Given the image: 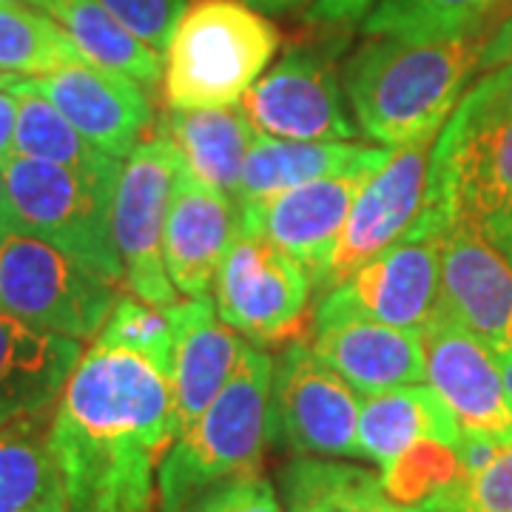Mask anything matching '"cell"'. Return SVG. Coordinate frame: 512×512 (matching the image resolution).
Returning a JSON list of instances; mask_svg holds the SVG:
<instances>
[{
    "label": "cell",
    "mask_w": 512,
    "mask_h": 512,
    "mask_svg": "<svg viewBox=\"0 0 512 512\" xmlns=\"http://www.w3.org/2000/svg\"><path fill=\"white\" fill-rule=\"evenodd\" d=\"M171 444V376L131 350L94 342L49 424L66 512H154L157 467Z\"/></svg>",
    "instance_id": "obj_1"
},
{
    "label": "cell",
    "mask_w": 512,
    "mask_h": 512,
    "mask_svg": "<svg viewBox=\"0 0 512 512\" xmlns=\"http://www.w3.org/2000/svg\"><path fill=\"white\" fill-rule=\"evenodd\" d=\"M487 35L447 40L367 37L342 69L359 128L382 148L439 137L478 72Z\"/></svg>",
    "instance_id": "obj_2"
},
{
    "label": "cell",
    "mask_w": 512,
    "mask_h": 512,
    "mask_svg": "<svg viewBox=\"0 0 512 512\" xmlns=\"http://www.w3.org/2000/svg\"><path fill=\"white\" fill-rule=\"evenodd\" d=\"M271 376L274 359L245 342L217 399L165 450L157 467L160 512H185L202 490L259 473L271 444Z\"/></svg>",
    "instance_id": "obj_3"
},
{
    "label": "cell",
    "mask_w": 512,
    "mask_h": 512,
    "mask_svg": "<svg viewBox=\"0 0 512 512\" xmlns=\"http://www.w3.org/2000/svg\"><path fill=\"white\" fill-rule=\"evenodd\" d=\"M279 29L245 0H191L165 49L168 109L234 106L265 74Z\"/></svg>",
    "instance_id": "obj_4"
},
{
    "label": "cell",
    "mask_w": 512,
    "mask_h": 512,
    "mask_svg": "<svg viewBox=\"0 0 512 512\" xmlns=\"http://www.w3.org/2000/svg\"><path fill=\"white\" fill-rule=\"evenodd\" d=\"M117 285L60 248L26 234L0 242V313L86 342L106 325Z\"/></svg>",
    "instance_id": "obj_5"
},
{
    "label": "cell",
    "mask_w": 512,
    "mask_h": 512,
    "mask_svg": "<svg viewBox=\"0 0 512 512\" xmlns=\"http://www.w3.org/2000/svg\"><path fill=\"white\" fill-rule=\"evenodd\" d=\"M427 214L450 225H476L490 234L512 217V114L461 117L436 137L427 180Z\"/></svg>",
    "instance_id": "obj_6"
},
{
    "label": "cell",
    "mask_w": 512,
    "mask_h": 512,
    "mask_svg": "<svg viewBox=\"0 0 512 512\" xmlns=\"http://www.w3.org/2000/svg\"><path fill=\"white\" fill-rule=\"evenodd\" d=\"M18 234L60 248L111 285L126 282L111 234V200L69 168L12 154L3 165Z\"/></svg>",
    "instance_id": "obj_7"
},
{
    "label": "cell",
    "mask_w": 512,
    "mask_h": 512,
    "mask_svg": "<svg viewBox=\"0 0 512 512\" xmlns=\"http://www.w3.org/2000/svg\"><path fill=\"white\" fill-rule=\"evenodd\" d=\"M342 40H299L265 72L239 106L256 134L305 143H353L362 128L350 117L336 55Z\"/></svg>",
    "instance_id": "obj_8"
},
{
    "label": "cell",
    "mask_w": 512,
    "mask_h": 512,
    "mask_svg": "<svg viewBox=\"0 0 512 512\" xmlns=\"http://www.w3.org/2000/svg\"><path fill=\"white\" fill-rule=\"evenodd\" d=\"M180 168L183 157L165 134L146 137L126 157L111 202V234L126 288L160 311L180 299L168 279L163 254L168 200Z\"/></svg>",
    "instance_id": "obj_9"
},
{
    "label": "cell",
    "mask_w": 512,
    "mask_h": 512,
    "mask_svg": "<svg viewBox=\"0 0 512 512\" xmlns=\"http://www.w3.org/2000/svg\"><path fill=\"white\" fill-rule=\"evenodd\" d=\"M444 234L447 228L424 208L407 237L325 293L313 319L362 316L393 328L424 330L439 308Z\"/></svg>",
    "instance_id": "obj_10"
},
{
    "label": "cell",
    "mask_w": 512,
    "mask_h": 512,
    "mask_svg": "<svg viewBox=\"0 0 512 512\" xmlns=\"http://www.w3.org/2000/svg\"><path fill=\"white\" fill-rule=\"evenodd\" d=\"M390 154L393 148H367L356 163L336 174L288 188L268 200L237 205L239 228L262 234L293 256L311 276L313 291H319L353 202Z\"/></svg>",
    "instance_id": "obj_11"
},
{
    "label": "cell",
    "mask_w": 512,
    "mask_h": 512,
    "mask_svg": "<svg viewBox=\"0 0 512 512\" xmlns=\"http://www.w3.org/2000/svg\"><path fill=\"white\" fill-rule=\"evenodd\" d=\"M313 282L279 245L237 225L214 279V305L228 328L259 345H276L305 328Z\"/></svg>",
    "instance_id": "obj_12"
},
{
    "label": "cell",
    "mask_w": 512,
    "mask_h": 512,
    "mask_svg": "<svg viewBox=\"0 0 512 512\" xmlns=\"http://www.w3.org/2000/svg\"><path fill=\"white\" fill-rule=\"evenodd\" d=\"M359 393L311 345L293 342L274 359L271 444L316 458L359 456Z\"/></svg>",
    "instance_id": "obj_13"
},
{
    "label": "cell",
    "mask_w": 512,
    "mask_h": 512,
    "mask_svg": "<svg viewBox=\"0 0 512 512\" xmlns=\"http://www.w3.org/2000/svg\"><path fill=\"white\" fill-rule=\"evenodd\" d=\"M436 137H424L396 148L390 160L373 174L365 191L356 197L345 231L330 256L328 274L319 291L328 293L342 285L373 256L404 239L427 208V180Z\"/></svg>",
    "instance_id": "obj_14"
},
{
    "label": "cell",
    "mask_w": 512,
    "mask_h": 512,
    "mask_svg": "<svg viewBox=\"0 0 512 512\" xmlns=\"http://www.w3.org/2000/svg\"><path fill=\"white\" fill-rule=\"evenodd\" d=\"M3 89L40 94L89 143L117 160H126L154 123L143 86L126 74L94 66L86 57L40 77H9Z\"/></svg>",
    "instance_id": "obj_15"
},
{
    "label": "cell",
    "mask_w": 512,
    "mask_h": 512,
    "mask_svg": "<svg viewBox=\"0 0 512 512\" xmlns=\"http://www.w3.org/2000/svg\"><path fill=\"white\" fill-rule=\"evenodd\" d=\"M421 339L424 379L456 419L461 439L512 444V407L495 350L441 313L421 330Z\"/></svg>",
    "instance_id": "obj_16"
},
{
    "label": "cell",
    "mask_w": 512,
    "mask_h": 512,
    "mask_svg": "<svg viewBox=\"0 0 512 512\" xmlns=\"http://www.w3.org/2000/svg\"><path fill=\"white\" fill-rule=\"evenodd\" d=\"M436 313L495 353L512 350V262L476 225H450L444 234Z\"/></svg>",
    "instance_id": "obj_17"
},
{
    "label": "cell",
    "mask_w": 512,
    "mask_h": 512,
    "mask_svg": "<svg viewBox=\"0 0 512 512\" xmlns=\"http://www.w3.org/2000/svg\"><path fill=\"white\" fill-rule=\"evenodd\" d=\"M237 202L180 168L165 217V271L174 291L208 296L222 259L237 237Z\"/></svg>",
    "instance_id": "obj_18"
},
{
    "label": "cell",
    "mask_w": 512,
    "mask_h": 512,
    "mask_svg": "<svg viewBox=\"0 0 512 512\" xmlns=\"http://www.w3.org/2000/svg\"><path fill=\"white\" fill-rule=\"evenodd\" d=\"M165 316L174 330V439L208 410L231 379L242 353V339L217 313L211 296L177 299Z\"/></svg>",
    "instance_id": "obj_19"
},
{
    "label": "cell",
    "mask_w": 512,
    "mask_h": 512,
    "mask_svg": "<svg viewBox=\"0 0 512 512\" xmlns=\"http://www.w3.org/2000/svg\"><path fill=\"white\" fill-rule=\"evenodd\" d=\"M311 350L362 396L424 379L421 330L393 328L362 316L313 319Z\"/></svg>",
    "instance_id": "obj_20"
},
{
    "label": "cell",
    "mask_w": 512,
    "mask_h": 512,
    "mask_svg": "<svg viewBox=\"0 0 512 512\" xmlns=\"http://www.w3.org/2000/svg\"><path fill=\"white\" fill-rule=\"evenodd\" d=\"M80 356L77 339L0 313V427L55 410Z\"/></svg>",
    "instance_id": "obj_21"
},
{
    "label": "cell",
    "mask_w": 512,
    "mask_h": 512,
    "mask_svg": "<svg viewBox=\"0 0 512 512\" xmlns=\"http://www.w3.org/2000/svg\"><path fill=\"white\" fill-rule=\"evenodd\" d=\"M359 456L387 467L419 441L458 444L461 430L430 384H402L367 393L359 407Z\"/></svg>",
    "instance_id": "obj_22"
},
{
    "label": "cell",
    "mask_w": 512,
    "mask_h": 512,
    "mask_svg": "<svg viewBox=\"0 0 512 512\" xmlns=\"http://www.w3.org/2000/svg\"><path fill=\"white\" fill-rule=\"evenodd\" d=\"M160 134L177 146L185 168L197 180L237 200L239 174L256 137L239 103L217 109H168L160 120Z\"/></svg>",
    "instance_id": "obj_23"
},
{
    "label": "cell",
    "mask_w": 512,
    "mask_h": 512,
    "mask_svg": "<svg viewBox=\"0 0 512 512\" xmlns=\"http://www.w3.org/2000/svg\"><path fill=\"white\" fill-rule=\"evenodd\" d=\"M37 9L55 18L94 66L126 74L148 94L163 83V55L131 35L100 0H40Z\"/></svg>",
    "instance_id": "obj_24"
},
{
    "label": "cell",
    "mask_w": 512,
    "mask_h": 512,
    "mask_svg": "<svg viewBox=\"0 0 512 512\" xmlns=\"http://www.w3.org/2000/svg\"><path fill=\"white\" fill-rule=\"evenodd\" d=\"M18 94V128H15V154L43 163L60 165L94 185L103 197L114 202V188L123 171V160L89 143L60 111L40 94Z\"/></svg>",
    "instance_id": "obj_25"
},
{
    "label": "cell",
    "mask_w": 512,
    "mask_h": 512,
    "mask_svg": "<svg viewBox=\"0 0 512 512\" xmlns=\"http://www.w3.org/2000/svg\"><path fill=\"white\" fill-rule=\"evenodd\" d=\"M285 512H402L384 493L382 476L356 464L299 456L279 470Z\"/></svg>",
    "instance_id": "obj_26"
},
{
    "label": "cell",
    "mask_w": 512,
    "mask_h": 512,
    "mask_svg": "<svg viewBox=\"0 0 512 512\" xmlns=\"http://www.w3.org/2000/svg\"><path fill=\"white\" fill-rule=\"evenodd\" d=\"M365 151L367 146L359 143H305V140H279V137L256 134L239 174L234 202L245 205V202L268 200L288 188L336 174L356 163Z\"/></svg>",
    "instance_id": "obj_27"
},
{
    "label": "cell",
    "mask_w": 512,
    "mask_h": 512,
    "mask_svg": "<svg viewBox=\"0 0 512 512\" xmlns=\"http://www.w3.org/2000/svg\"><path fill=\"white\" fill-rule=\"evenodd\" d=\"M55 410L0 427V512H43L63 504V481L49 447Z\"/></svg>",
    "instance_id": "obj_28"
},
{
    "label": "cell",
    "mask_w": 512,
    "mask_h": 512,
    "mask_svg": "<svg viewBox=\"0 0 512 512\" xmlns=\"http://www.w3.org/2000/svg\"><path fill=\"white\" fill-rule=\"evenodd\" d=\"M510 9L512 0H379L362 20V32L402 40L490 37Z\"/></svg>",
    "instance_id": "obj_29"
},
{
    "label": "cell",
    "mask_w": 512,
    "mask_h": 512,
    "mask_svg": "<svg viewBox=\"0 0 512 512\" xmlns=\"http://www.w3.org/2000/svg\"><path fill=\"white\" fill-rule=\"evenodd\" d=\"M467 478L458 444L444 441H419L382 467L384 493L402 510L456 512Z\"/></svg>",
    "instance_id": "obj_30"
},
{
    "label": "cell",
    "mask_w": 512,
    "mask_h": 512,
    "mask_svg": "<svg viewBox=\"0 0 512 512\" xmlns=\"http://www.w3.org/2000/svg\"><path fill=\"white\" fill-rule=\"evenodd\" d=\"M83 60L66 29L46 12L0 3V72L15 77H40Z\"/></svg>",
    "instance_id": "obj_31"
},
{
    "label": "cell",
    "mask_w": 512,
    "mask_h": 512,
    "mask_svg": "<svg viewBox=\"0 0 512 512\" xmlns=\"http://www.w3.org/2000/svg\"><path fill=\"white\" fill-rule=\"evenodd\" d=\"M94 342L131 350L171 376L174 370V330L160 308L134 296H117L106 325L94 336Z\"/></svg>",
    "instance_id": "obj_32"
},
{
    "label": "cell",
    "mask_w": 512,
    "mask_h": 512,
    "mask_svg": "<svg viewBox=\"0 0 512 512\" xmlns=\"http://www.w3.org/2000/svg\"><path fill=\"white\" fill-rule=\"evenodd\" d=\"M114 18L165 57L177 20L191 0H100Z\"/></svg>",
    "instance_id": "obj_33"
},
{
    "label": "cell",
    "mask_w": 512,
    "mask_h": 512,
    "mask_svg": "<svg viewBox=\"0 0 512 512\" xmlns=\"http://www.w3.org/2000/svg\"><path fill=\"white\" fill-rule=\"evenodd\" d=\"M185 512H285L274 484L262 473L225 478L202 490Z\"/></svg>",
    "instance_id": "obj_34"
},
{
    "label": "cell",
    "mask_w": 512,
    "mask_h": 512,
    "mask_svg": "<svg viewBox=\"0 0 512 512\" xmlns=\"http://www.w3.org/2000/svg\"><path fill=\"white\" fill-rule=\"evenodd\" d=\"M456 512H512V444H504L484 470L467 478Z\"/></svg>",
    "instance_id": "obj_35"
},
{
    "label": "cell",
    "mask_w": 512,
    "mask_h": 512,
    "mask_svg": "<svg viewBox=\"0 0 512 512\" xmlns=\"http://www.w3.org/2000/svg\"><path fill=\"white\" fill-rule=\"evenodd\" d=\"M456 114L461 117H510L512 114V60L501 63L490 72L478 74L473 86H467V92L458 100Z\"/></svg>",
    "instance_id": "obj_36"
},
{
    "label": "cell",
    "mask_w": 512,
    "mask_h": 512,
    "mask_svg": "<svg viewBox=\"0 0 512 512\" xmlns=\"http://www.w3.org/2000/svg\"><path fill=\"white\" fill-rule=\"evenodd\" d=\"M379 0H316L308 12L313 26H353L370 15Z\"/></svg>",
    "instance_id": "obj_37"
},
{
    "label": "cell",
    "mask_w": 512,
    "mask_h": 512,
    "mask_svg": "<svg viewBox=\"0 0 512 512\" xmlns=\"http://www.w3.org/2000/svg\"><path fill=\"white\" fill-rule=\"evenodd\" d=\"M512 60V9L501 18V23L495 26L484 49H481V60H478V74L490 72L501 63H510Z\"/></svg>",
    "instance_id": "obj_38"
},
{
    "label": "cell",
    "mask_w": 512,
    "mask_h": 512,
    "mask_svg": "<svg viewBox=\"0 0 512 512\" xmlns=\"http://www.w3.org/2000/svg\"><path fill=\"white\" fill-rule=\"evenodd\" d=\"M20 100L9 89H0V168L15 154V128H18Z\"/></svg>",
    "instance_id": "obj_39"
},
{
    "label": "cell",
    "mask_w": 512,
    "mask_h": 512,
    "mask_svg": "<svg viewBox=\"0 0 512 512\" xmlns=\"http://www.w3.org/2000/svg\"><path fill=\"white\" fill-rule=\"evenodd\" d=\"M18 234V217H15V205L9 197V185L3 177V168H0V242L6 237Z\"/></svg>",
    "instance_id": "obj_40"
},
{
    "label": "cell",
    "mask_w": 512,
    "mask_h": 512,
    "mask_svg": "<svg viewBox=\"0 0 512 512\" xmlns=\"http://www.w3.org/2000/svg\"><path fill=\"white\" fill-rule=\"evenodd\" d=\"M487 237L493 239L495 245H498V248L504 251V256H507V259L512 262V217L507 222H501L498 228H493V231H490Z\"/></svg>",
    "instance_id": "obj_41"
},
{
    "label": "cell",
    "mask_w": 512,
    "mask_h": 512,
    "mask_svg": "<svg viewBox=\"0 0 512 512\" xmlns=\"http://www.w3.org/2000/svg\"><path fill=\"white\" fill-rule=\"evenodd\" d=\"M245 3H251L259 12H291V9L308 3V0H245Z\"/></svg>",
    "instance_id": "obj_42"
},
{
    "label": "cell",
    "mask_w": 512,
    "mask_h": 512,
    "mask_svg": "<svg viewBox=\"0 0 512 512\" xmlns=\"http://www.w3.org/2000/svg\"><path fill=\"white\" fill-rule=\"evenodd\" d=\"M495 359H498V367H501L504 390H507V399H510V407H512V350H501V353H495Z\"/></svg>",
    "instance_id": "obj_43"
},
{
    "label": "cell",
    "mask_w": 512,
    "mask_h": 512,
    "mask_svg": "<svg viewBox=\"0 0 512 512\" xmlns=\"http://www.w3.org/2000/svg\"><path fill=\"white\" fill-rule=\"evenodd\" d=\"M0 3H20V6H32V9H37L40 0H0Z\"/></svg>",
    "instance_id": "obj_44"
},
{
    "label": "cell",
    "mask_w": 512,
    "mask_h": 512,
    "mask_svg": "<svg viewBox=\"0 0 512 512\" xmlns=\"http://www.w3.org/2000/svg\"><path fill=\"white\" fill-rule=\"evenodd\" d=\"M9 77H15V74H3V72H0V89L6 86V80H9Z\"/></svg>",
    "instance_id": "obj_45"
},
{
    "label": "cell",
    "mask_w": 512,
    "mask_h": 512,
    "mask_svg": "<svg viewBox=\"0 0 512 512\" xmlns=\"http://www.w3.org/2000/svg\"><path fill=\"white\" fill-rule=\"evenodd\" d=\"M43 512H66V507L60 504V507H49V510H43Z\"/></svg>",
    "instance_id": "obj_46"
},
{
    "label": "cell",
    "mask_w": 512,
    "mask_h": 512,
    "mask_svg": "<svg viewBox=\"0 0 512 512\" xmlns=\"http://www.w3.org/2000/svg\"><path fill=\"white\" fill-rule=\"evenodd\" d=\"M402 512H430V510H416V507H407V510H402Z\"/></svg>",
    "instance_id": "obj_47"
}]
</instances>
